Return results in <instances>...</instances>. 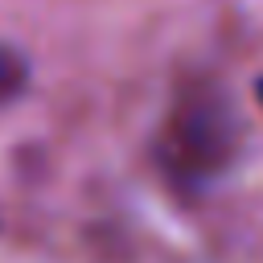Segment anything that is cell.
Returning a JSON list of instances; mask_svg holds the SVG:
<instances>
[{
    "mask_svg": "<svg viewBox=\"0 0 263 263\" xmlns=\"http://www.w3.org/2000/svg\"><path fill=\"white\" fill-rule=\"evenodd\" d=\"M234 148V123L226 115V107L210 95L201 99H185L177 103L168 127H164V168L181 181V185H201L210 181Z\"/></svg>",
    "mask_w": 263,
    "mask_h": 263,
    "instance_id": "6da1fadb",
    "label": "cell"
},
{
    "mask_svg": "<svg viewBox=\"0 0 263 263\" xmlns=\"http://www.w3.org/2000/svg\"><path fill=\"white\" fill-rule=\"evenodd\" d=\"M25 82H29V62H25L12 45L0 41V107L12 103V99L25 90Z\"/></svg>",
    "mask_w": 263,
    "mask_h": 263,
    "instance_id": "7a4b0ae2",
    "label": "cell"
},
{
    "mask_svg": "<svg viewBox=\"0 0 263 263\" xmlns=\"http://www.w3.org/2000/svg\"><path fill=\"white\" fill-rule=\"evenodd\" d=\"M259 103H263V82H259Z\"/></svg>",
    "mask_w": 263,
    "mask_h": 263,
    "instance_id": "3957f363",
    "label": "cell"
}]
</instances>
